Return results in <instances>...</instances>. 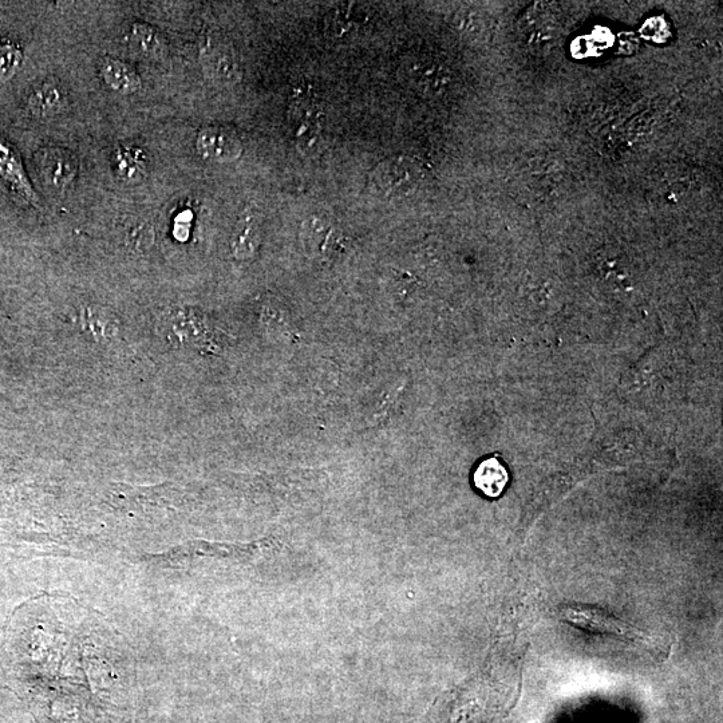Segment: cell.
Masks as SVG:
<instances>
[{"label": "cell", "mask_w": 723, "mask_h": 723, "mask_svg": "<svg viewBox=\"0 0 723 723\" xmlns=\"http://www.w3.org/2000/svg\"><path fill=\"white\" fill-rule=\"evenodd\" d=\"M130 39H132L133 47L138 53L146 55V57H161L167 49L163 37L156 29L152 26L145 25V23H136L132 27V33H130Z\"/></svg>", "instance_id": "5bb4252c"}, {"label": "cell", "mask_w": 723, "mask_h": 723, "mask_svg": "<svg viewBox=\"0 0 723 723\" xmlns=\"http://www.w3.org/2000/svg\"><path fill=\"white\" fill-rule=\"evenodd\" d=\"M0 179L9 185L15 195L27 203L37 205L38 197L27 179L19 153L2 137H0Z\"/></svg>", "instance_id": "277c9868"}, {"label": "cell", "mask_w": 723, "mask_h": 723, "mask_svg": "<svg viewBox=\"0 0 723 723\" xmlns=\"http://www.w3.org/2000/svg\"><path fill=\"white\" fill-rule=\"evenodd\" d=\"M65 100L57 85L46 84L35 90L29 98V109L37 117H51L59 113Z\"/></svg>", "instance_id": "4fadbf2b"}, {"label": "cell", "mask_w": 723, "mask_h": 723, "mask_svg": "<svg viewBox=\"0 0 723 723\" xmlns=\"http://www.w3.org/2000/svg\"><path fill=\"white\" fill-rule=\"evenodd\" d=\"M260 231L258 221L252 213L243 215L233 232L231 248L236 258L247 259L255 254L259 246Z\"/></svg>", "instance_id": "9c48e42d"}, {"label": "cell", "mask_w": 723, "mask_h": 723, "mask_svg": "<svg viewBox=\"0 0 723 723\" xmlns=\"http://www.w3.org/2000/svg\"><path fill=\"white\" fill-rule=\"evenodd\" d=\"M42 179L54 188H65L77 176V160L62 149H46L38 157Z\"/></svg>", "instance_id": "5b68a950"}, {"label": "cell", "mask_w": 723, "mask_h": 723, "mask_svg": "<svg viewBox=\"0 0 723 723\" xmlns=\"http://www.w3.org/2000/svg\"><path fill=\"white\" fill-rule=\"evenodd\" d=\"M417 181V169L408 158H390L375 169L373 185L383 197L406 195Z\"/></svg>", "instance_id": "3957f363"}, {"label": "cell", "mask_w": 723, "mask_h": 723, "mask_svg": "<svg viewBox=\"0 0 723 723\" xmlns=\"http://www.w3.org/2000/svg\"><path fill=\"white\" fill-rule=\"evenodd\" d=\"M21 62V49L9 41H0V82L13 77Z\"/></svg>", "instance_id": "9a60e30c"}, {"label": "cell", "mask_w": 723, "mask_h": 723, "mask_svg": "<svg viewBox=\"0 0 723 723\" xmlns=\"http://www.w3.org/2000/svg\"><path fill=\"white\" fill-rule=\"evenodd\" d=\"M474 485L485 496L496 499L503 495L509 481L507 468L496 457L487 458L478 465L473 476Z\"/></svg>", "instance_id": "52a82bcc"}, {"label": "cell", "mask_w": 723, "mask_h": 723, "mask_svg": "<svg viewBox=\"0 0 723 723\" xmlns=\"http://www.w3.org/2000/svg\"><path fill=\"white\" fill-rule=\"evenodd\" d=\"M79 323L96 339H109L116 334V319L98 307H86L79 315Z\"/></svg>", "instance_id": "7c38bea8"}, {"label": "cell", "mask_w": 723, "mask_h": 723, "mask_svg": "<svg viewBox=\"0 0 723 723\" xmlns=\"http://www.w3.org/2000/svg\"><path fill=\"white\" fill-rule=\"evenodd\" d=\"M197 152L213 163H232L243 153V142L232 129L225 126H207L196 140Z\"/></svg>", "instance_id": "7a4b0ae2"}, {"label": "cell", "mask_w": 723, "mask_h": 723, "mask_svg": "<svg viewBox=\"0 0 723 723\" xmlns=\"http://www.w3.org/2000/svg\"><path fill=\"white\" fill-rule=\"evenodd\" d=\"M559 615L561 620L580 628V630L614 635L618 638L632 640V642L639 643L640 646L655 647L653 639L646 632L615 618L611 612L603 610V608L587 606V604H566V606L560 607Z\"/></svg>", "instance_id": "6da1fadb"}, {"label": "cell", "mask_w": 723, "mask_h": 723, "mask_svg": "<svg viewBox=\"0 0 723 723\" xmlns=\"http://www.w3.org/2000/svg\"><path fill=\"white\" fill-rule=\"evenodd\" d=\"M362 9L354 5H342L331 11L326 18V30L333 38L351 37L363 25Z\"/></svg>", "instance_id": "30bf717a"}, {"label": "cell", "mask_w": 723, "mask_h": 723, "mask_svg": "<svg viewBox=\"0 0 723 723\" xmlns=\"http://www.w3.org/2000/svg\"><path fill=\"white\" fill-rule=\"evenodd\" d=\"M205 70L213 81L223 85L235 84L239 81L241 71L239 62L232 50L223 46H209L203 51Z\"/></svg>", "instance_id": "8992f818"}, {"label": "cell", "mask_w": 723, "mask_h": 723, "mask_svg": "<svg viewBox=\"0 0 723 723\" xmlns=\"http://www.w3.org/2000/svg\"><path fill=\"white\" fill-rule=\"evenodd\" d=\"M114 168L117 175L124 181L136 183L145 175L146 163L144 154L136 148H120L114 153Z\"/></svg>", "instance_id": "8fae6325"}, {"label": "cell", "mask_w": 723, "mask_h": 723, "mask_svg": "<svg viewBox=\"0 0 723 723\" xmlns=\"http://www.w3.org/2000/svg\"><path fill=\"white\" fill-rule=\"evenodd\" d=\"M101 77L114 92L132 94L141 88V78L133 67L118 59H106L102 63Z\"/></svg>", "instance_id": "ba28073f"}]
</instances>
